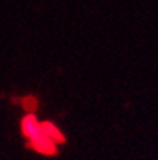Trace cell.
I'll use <instances>...</instances> for the list:
<instances>
[{
  "label": "cell",
  "instance_id": "6da1fadb",
  "mask_svg": "<svg viewBox=\"0 0 158 160\" xmlns=\"http://www.w3.org/2000/svg\"><path fill=\"white\" fill-rule=\"evenodd\" d=\"M22 133H24L27 138H29V146L44 155H54L57 152L55 143L49 138V136L44 133L41 124L36 121L35 114L30 112L22 119Z\"/></svg>",
  "mask_w": 158,
  "mask_h": 160
},
{
  "label": "cell",
  "instance_id": "7a4b0ae2",
  "mask_svg": "<svg viewBox=\"0 0 158 160\" xmlns=\"http://www.w3.org/2000/svg\"><path fill=\"white\" fill-rule=\"evenodd\" d=\"M41 127H43V130H44V133H46L49 138L54 141V143H63L65 141V136L59 132V128L57 127H54L51 122H43L41 124Z\"/></svg>",
  "mask_w": 158,
  "mask_h": 160
},
{
  "label": "cell",
  "instance_id": "3957f363",
  "mask_svg": "<svg viewBox=\"0 0 158 160\" xmlns=\"http://www.w3.org/2000/svg\"><path fill=\"white\" fill-rule=\"evenodd\" d=\"M24 106H26V109H29V111H35V108H36V100L33 98V97H27V98H24Z\"/></svg>",
  "mask_w": 158,
  "mask_h": 160
}]
</instances>
